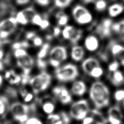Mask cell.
<instances>
[{"label":"cell","instance_id":"51","mask_svg":"<svg viewBox=\"0 0 124 124\" xmlns=\"http://www.w3.org/2000/svg\"><path fill=\"white\" fill-rule=\"evenodd\" d=\"M0 124H6V123H4L3 122V119H1L0 118Z\"/></svg>","mask_w":124,"mask_h":124},{"label":"cell","instance_id":"18","mask_svg":"<svg viewBox=\"0 0 124 124\" xmlns=\"http://www.w3.org/2000/svg\"><path fill=\"white\" fill-rule=\"evenodd\" d=\"M87 91L86 84L81 80H77L74 82L71 87L72 93L77 96L83 95Z\"/></svg>","mask_w":124,"mask_h":124},{"label":"cell","instance_id":"47","mask_svg":"<svg viewBox=\"0 0 124 124\" xmlns=\"http://www.w3.org/2000/svg\"><path fill=\"white\" fill-rule=\"evenodd\" d=\"M16 1L18 4H25L28 3L30 0H16Z\"/></svg>","mask_w":124,"mask_h":124},{"label":"cell","instance_id":"3","mask_svg":"<svg viewBox=\"0 0 124 124\" xmlns=\"http://www.w3.org/2000/svg\"><path fill=\"white\" fill-rule=\"evenodd\" d=\"M35 109L34 104H27L16 100L10 103L9 113L13 120L19 124L25 123L29 118V113Z\"/></svg>","mask_w":124,"mask_h":124},{"label":"cell","instance_id":"44","mask_svg":"<svg viewBox=\"0 0 124 124\" xmlns=\"http://www.w3.org/2000/svg\"><path fill=\"white\" fill-rule=\"evenodd\" d=\"M36 2L42 6L47 5L50 2V0H35Z\"/></svg>","mask_w":124,"mask_h":124},{"label":"cell","instance_id":"16","mask_svg":"<svg viewBox=\"0 0 124 124\" xmlns=\"http://www.w3.org/2000/svg\"><path fill=\"white\" fill-rule=\"evenodd\" d=\"M11 101L3 94H0V118L4 119L8 114Z\"/></svg>","mask_w":124,"mask_h":124},{"label":"cell","instance_id":"49","mask_svg":"<svg viewBox=\"0 0 124 124\" xmlns=\"http://www.w3.org/2000/svg\"><path fill=\"white\" fill-rule=\"evenodd\" d=\"M84 3H90L94 2L95 0H81Z\"/></svg>","mask_w":124,"mask_h":124},{"label":"cell","instance_id":"5","mask_svg":"<svg viewBox=\"0 0 124 124\" xmlns=\"http://www.w3.org/2000/svg\"><path fill=\"white\" fill-rule=\"evenodd\" d=\"M55 77L59 81L68 82L75 80L78 75L77 66L72 63H68L56 69Z\"/></svg>","mask_w":124,"mask_h":124},{"label":"cell","instance_id":"42","mask_svg":"<svg viewBox=\"0 0 124 124\" xmlns=\"http://www.w3.org/2000/svg\"><path fill=\"white\" fill-rule=\"evenodd\" d=\"M36 33L33 31H29L25 35V37L26 39L27 40V41H31L33 38L36 36Z\"/></svg>","mask_w":124,"mask_h":124},{"label":"cell","instance_id":"7","mask_svg":"<svg viewBox=\"0 0 124 124\" xmlns=\"http://www.w3.org/2000/svg\"><path fill=\"white\" fill-rule=\"evenodd\" d=\"M67 57L66 48L62 46H57L53 47L49 51L48 61L51 66L58 67Z\"/></svg>","mask_w":124,"mask_h":124},{"label":"cell","instance_id":"50","mask_svg":"<svg viewBox=\"0 0 124 124\" xmlns=\"http://www.w3.org/2000/svg\"><path fill=\"white\" fill-rule=\"evenodd\" d=\"M46 38L47 40H51L52 39V35L51 34H47L46 36Z\"/></svg>","mask_w":124,"mask_h":124},{"label":"cell","instance_id":"40","mask_svg":"<svg viewBox=\"0 0 124 124\" xmlns=\"http://www.w3.org/2000/svg\"><path fill=\"white\" fill-rule=\"evenodd\" d=\"M82 124H103L94 120L91 116L86 117L83 120Z\"/></svg>","mask_w":124,"mask_h":124},{"label":"cell","instance_id":"46","mask_svg":"<svg viewBox=\"0 0 124 124\" xmlns=\"http://www.w3.org/2000/svg\"><path fill=\"white\" fill-rule=\"evenodd\" d=\"M6 65L3 61H0V73L5 70Z\"/></svg>","mask_w":124,"mask_h":124},{"label":"cell","instance_id":"15","mask_svg":"<svg viewBox=\"0 0 124 124\" xmlns=\"http://www.w3.org/2000/svg\"><path fill=\"white\" fill-rule=\"evenodd\" d=\"M38 101L45 113H52L55 108V101L54 98L48 95H45Z\"/></svg>","mask_w":124,"mask_h":124},{"label":"cell","instance_id":"39","mask_svg":"<svg viewBox=\"0 0 124 124\" xmlns=\"http://www.w3.org/2000/svg\"><path fill=\"white\" fill-rule=\"evenodd\" d=\"M34 46H40L43 45V40L40 37L36 35L31 41Z\"/></svg>","mask_w":124,"mask_h":124},{"label":"cell","instance_id":"53","mask_svg":"<svg viewBox=\"0 0 124 124\" xmlns=\"http://www.w3.org/2000/svg\"></svg>","mask_w":124,"mask_h":124},{"label":"cell","instance_id":"14","mask_svg":"<svg viewBox=\"0 0 124 124\" xmlns=\"http://www.w3.org/2000/svg\"><path fill=\"white\" fill-rule=\"evenodd\" d=\"M108 121L110 124H121L123 119L122 111L118 106L110 107L108 110Z\"/></svg>","mask_w":124,"mask_h":124},{"label":"cell","instance_id":"24","mask_svg":"<svg viewBox=\"0 0 124 124\" xmlns=\"http://www.w3.org/2000/svg\"><path fill=\"white\" fill-rule=\"evenodd\" d=\"M90 112V116H91L95 121L103 124H106L107 123L108 119L105 118L102 113L99 111L97 108L92 109Z\"/></svg>","mask_w":124,"mask_h":124},{"label":"cell","instance_id":"41","mask_svg":"<svg viewBox=\"0 0 124 124\" xmlns=\"http://www.w3.org/2000/svg\"><path fill=\"white\" fill-rule=\"evenodd\" d=\"M49 24L50 23L49 21L46 18H44L39 27L42 30H45L49 26Z\"/></svg>","mask_w":124,"mask_h":124},{"label":"cell","instance_id":"36","mask_svg":"<svg viewBox=\"0 0 124 124\" xmlns=\"http://www.w3.org/2000/svg\"><path fill=\"white\" fill-rule=\"evenodd\" d=\"M43 19V18L40 15L36 13L31 18V22L34 25H36L39 26Z\"/></svg>","mask_w":124,"mask_h":124},{"label":"cell","instance_id":"9","mask_svg":"<svg viewBox=\"0 0 124 124\" xmlns=\"http://www.w3.org/2000/svg\"><path fill=\"white\" fill-rule=\"evenodd\" d=\"M63 37L69 40L73 45L76 44L80 39L82 35V31L77 29L72 26H66L62 31Z\"/></svg>","mask_w":124,"mask_h":124},{"label":"cell","instance_id":"26","mask_svg":"<svg viewBox=\"0 0 124 124\" xmlns=\"http://www.w3.org/2000/svg\"><path fill=\"white\" fill-rule=\"evenodd\" d=\"M88 11V10L86 8L80 5H78L75 6L72 10V15L75 20Z\"/></svg>","mask_w":124,"mask_h":124},{"label":"cell","instance_id":"2","mask_svg":"<svg viewBox=\"0 0 124 124\" xmlns=\"http://www.w3.org/2000/svg\"><path fill=\"white\" fill-rule=\"evenodd\" d=\"M89 95L96 108H104L109 103V91L108 87L101 81H96L92 84Z\"/></svg>","mask_w":124,"mask_h":124},{"label":"cell","instance_id":"45","mask_svg":"<svg viewBox=\"0 0 124 124\" xmlns=\"http://www.w3.org/2000/svg\"><path fill=\"white\" fill-rule=\"evenodd\" d=\"M6 53L4 50L0 47V61H2L5 56Z\"/></svg>","mask_w":124,"mask_h":124},{"label":"cell","instance_id":"27","mask_svg":"<svg viewBox=\"0 0 124 124\" xmlns=\"http://www.w3.org/2000/svg\"><path fill=\"white\" fill-rule=\"evenodd\" d=\"M56 17L57 19L59 26H62L65 25L68 21V16L62 11L58 12L56 15Z\"/></svg>","mask_w":124,"mask_h":124},{"label":"cell","instance_id":"33","mask_svg":"<svg viewBox=\"0 0 124 124\" xmlns=\"http://www.w3.org/2000/svg\"><path fill=\"white\" fill-rule=\"evenodd\" d=\"M73 0H54V3L56 7L63 8L68 6Z\"/></svg>","mask_w":124,"mask_h":124},{"label":"cell","instance_id":"34","mask_svg":"<svg viewBox=\"0 0 124 124\" xmlns=\"http://www.w3.org/2000/svg\"><path fill=\"white\" fill-rule=\"evenodd\" d=\"M107 7V2L105 0H98L95 4V8L98 11L104 10Z\"/></svg>","mask_w":124,"mask_h":124},{"label":"cell","instance_id":"25","mask_svg":"<svg viewBox=\"0 0 124 124\" xmlns=\"http://www.w3.org/2000/svg\"><path fill=\"white\" fill-rule=\"evenodd\" d=\"M93 17L92 14L88 11L85 13L83 14L79 17H78L77 19H76V21L79 24H86L91 22L92 20Z\"/></svg>","mask_w":124,"mask_h":124},{"label":"cell","instance_id":"48","mask_svg":"<svg viewBox=\"0 0 124 124\" xmlns=\"http://www.w3.org/2000/svg\"><path fill=\"white\" fill-rule=\"evenodd\" d=\"M4 81L5 80H4V78L3 74H1L0 73V88H1V87L3 85Z\"/></svg>","mask_w":124,"mask_h":124},{"label":"cell","instance_id":"8","mask_svg":"<svg viewBox=\"0 0 124 124\" xmlns=\"http://www.w3.org/2000/svg\"><path fill=\"white\" fill-rule=\"evenodd\" d=\"M17 20L12 16L0 22V45L7 37L16 29Z\"/></svg>","mask_w":124,"mask_h":124},{"label":"cell","instance_id":"31","mask_svg":"<svg viewBox=\"0 0 124 124\" xmlns=\"http://www.w3.org/2000/svg\"><path fill=\"white\" fill-rule=\"evenodd\" d=\"M16 18L17 23H19L22 25H26L28 24L29 21L26 18V16L24 15L22 11L18 12L16 16Z\"/></svg>","mask_w":124,"mask_h":124},{"label":"cell","instance_id":"11","mask_svg":"<svg viewBox=\"0 0 124 124\" xmlns=\"http://www.w3.org/2000/svg\"><path fill=\"white\" fill-rule=\"evenodd\" d=\"M52 93L54 96L63 104H69L72 101L70 93L67 89L63 86L54 87L52 90Z\"/></svg>","mask_w":124,"mask_h":124},{"label":"cell","instance_id":"43","mask_svg":"<svg viewBox=\"0 0 124 124\" xmlns=\"http://www.w3.org/2000/svg\"><path fill=\"white\" fill-rule=\"evenodd\" d=\"M61 33V29L59 27H55L53 29V35L54 37H57Z\"/></svg>","mask_w":124,"mask_h":124},{"label":"cell","instance_id":"52","mask_svg":"<svg viewBox=\"0 0 124 124\" xmlns=\"http://www.w3.org/2000/svg\"><path fill=\"white\" fill-rule=\"evenodd\" d=\"M123 106H124V101H123Z\"/></svg>","mask_w":124,"mask_h":124},{"label":"cell","instance_id":"10","mask_svg":"<svg viewBox=\"0 0 124 124\" xmlns=\"http://www.w3.org/2000/svg\"><path fill=\"white\" fill-rule=\"evenodd\" d=\"M49 47V44L47 43H45L42 45L40 50L37 53L36 63L38 67L40 69L44 70L47 66Z\"/></svg>","mask_w":124,"mask_h":124},{"label":"cell","instance_id":"32","mask_svg":"<svg viewBox=\"0 0 124 124\" xmlns=\"http://www.w3.org/2000/svg\"><path fill=\"white\" fill-rule=\"evenodd\" d=\"M115 100L118 102H122L124 100V89H119L115 91L114 94Z\"/></svg>","mask_w":124,"mask_h":124},{"label":"cell","instance_id":"23","mask_svg":"<svg viewBox=\"0 0 124 124\" xmlns=\"http://www.w3.org/2000/svg\"><path fill=\"white\" fill-rule=\"evenodd\" d=\"M124 10V6L119 3H115L110 5L108 8V13L112 17H116L121 14Z\"/></svg>","mask_w":124,"mask_h":124},{"label":"cell","instance_id":"17","mask_svg":"<svg viewBox=\"0 0 124 124\" xmlns=\"http://www.w3.org/2000/svg\"><path fill=\"white\" fill-rule=\"evenodd\" d=\"M99 45V41L96 36L90 35L86 37L84 41V46L87 50L93 52L97 49Z\"/></svg>","mask_w":124,"mask_h":124},{"label":"cell","instance_id":"22","mask_svg":"<svg viewBox=\"0 0 124 124\" xmlns=\"http://www.w3.org/2000/svg\"><path fill=\"white\" fill-rule=\"evenodd\" d=\"M85 52L83 48L79 46L74 45L71 50V55L72 59L76 62L81 61L84 57Z\"/></svg>","mask_w":124,"mask_h":124},{"label":"cell","instance_id":"29","mask_svg":"<svg viewBox=\"0 0 124 124\" xmlns=\"http://www.w3.org/2000/svg\"><path fill=\"white\" fill-rule=\"evenodd\" d=\"M103 74V69L100 65L94 67L90 72L89 75L94 78H98L102 76Z\"/></svg>","mask_w":124,"mask_h":124},{"label":"cell","instance_id":"13","mask_svg":"<svg viewBox=\"0 0 124 124\" xmlns=\"http://www.w3.org/2000/svg\"><path fill=\"white\" fill-rule=\"evenodd\" d=\"M110 48L111 54L115 60L118 61L120 64L124 66V46L113 41L110 44Z\"/></svg>","mask_w":124,"mask_h":124},{"label":"cell","instance_id":"19","mask_svg":"<svg viewBox=\"0 0 124 124\" xmlns=\"http://www.w3.org/2000/svg\"><path fill=\"white\" fill-rule=\"evenodd\" d=\"M99 65H100V63L96 59L89 57L83 62L81 66L83 71L89 75L93 69Z\"/></svg>","mask_w":124,"mask_h":124},{"label":"cell","instance_id":"38","mask_svg":"<svg viewBox=\"0 0 124 124\" xmlns=\"http://www.w3.org/2000/svg\"><path fill=\"white\" fill-rule=\"evenodd\" d=\"M120 63L116 60L111 62L108 65V70L111 72H113L117 71L119 67Z\"/></svg>","mask_w":124,"mask_h":124},{"label":"cell","instance_id":"12","mask_svg":"<svg viewBox=\"0 0 124 124\" xmlns=\"http://www.w3.org/2000/svg\"><path fill=\"white\" fill-rule=\"evenodd\" d=\"M4 80L9 85L17 86L21 84L22 76L13 68H8L4 71L3 74Z\"/></svg>","mask_w":124,"mask_h":124},{"label":"cell","instance_id":"30","mask_svg":"<svg viewBox=\"0 0 124 124\" xmlns=\"http://www.w3.org/2000/svg\"><path fill=\"white\" fill-rule=\"evenodd\" d=\"M22 12L25 16H26V18L29 22H31V18H32L33 16L36 14L34 9L32 6L26 8L25 9L23 10Z\"/></svg>","mask_w":124,"mask_h":124},{"label":"cell","instance_id":"28","mask_svg":"<svg viewBox=\"0 0 124 124\" xmlns=\"http://www.w3.org/2000/svg\"><path fill=\"white\" fill-rule=\"evenodd\" d=\"M111 29L115 32L124 35V20L112 24Z\"/></svg>","mask_w":124,"mask_h":124},{"label":"cell","instance_id":"20","mask_svg":"<svg viewBox=\"0 0 124 124\" xmlns=\"http://www.w3.org/2000/svg\"><path fill=\"white\" fill-rule=\"evenodd\" d=\"M109 78L111 83L115 86H119L124 82V75L118 70L112 72Z\"/></svg>","mask_w":124,"mask_h":124},{"label":"cell","instance_id":"1","mask_svg":"<svg viewBox=\"0 0 124 124\" xmlns=\"http://www.w3.org/2000/svg\"><path fill=\"white\" fill-rule=\"evenodd\" d=\"M13 50L12 55L16 60V65L22 71L21 84L25 85L29 83L30 74L33 66L34 60L25 48H19Z\"/></svg>","mask_w":124,"mask_h":124},{"label":"cell","instance_id":"37","mask_svg":"<svg viewBox=\"0 0 124 124\" xmlns=\"http://www.w3.org/2000/svg\"><path fill=\"white\" fill-rule=\"evenodd\" d=\"M21 124H43L42 122L38 118L35 117H31L27 121Z\"/></svg>","mask_w":124,"mask_h":124},{"label":"cell","instance_id":"21","mask_svg":"<svg viewBox=\"0 0 124 124\" xmlns=\"http://www.w3.org/2000/svg\"><path fill=\"white\" fill-rule=\"evenodd\" d=\"M4 94L11 102L17 100L19 96L18 90L15 88L13 86H6L4 89Z\"/></svg>","mask_w":124,"mask_h":124},{"label":"cell","instance_id":"6","mask_svg":"<svg viewBox=\"0 0 124 124\" xmlns=\"http://www.w3.org/2000/svg\"><path fill=\"white\" fill-rule=\"evenodd\" d=\"M90 111L89 105L88 101L85 99L80 100L72 104L69 114L73 118L77 120H83Z\"/></svg>","mask_w":124,"mask_h":124},{"label":"cell","instance_id":"4","mask_svg":"<svg viewBox=\"0 0 124 124\" xmlns=\"http://www.w3.org/2000/svg\"><path fill=\"white\" fill-rule=\"evenodd\" d=\"M52 78L47 72L43 71L41 73L30 78L29 84L34 94L46 90L51 82Z\"/></svg>","mask_w":124,"mask_h":124},{"label":"cell","instance_id":"35","mask_svg":"<svg viewBox=\"0 0 124 124\" xmlns=\"http://www.w3.org/2000/svg\"><path fill=\"white\" fill-rule=\"evenodd\" d=\"M61 118V113L60 114H50L47 118V122L48 124H51Z\"/></svg>","mask_w":124,"mask_h":124}]
</instances>
